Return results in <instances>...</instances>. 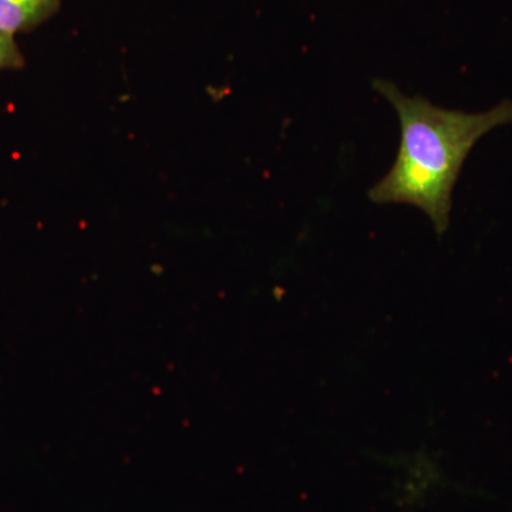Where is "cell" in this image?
<instances>
[{"label": "cell", "instance_id": "obj_1", "mask_svg": "<svg viewBox=\"0 0 512 512\" xmlns=\"http://www.w3.org/2000/svg\"><path fill=\"white\" fill-rule=\"evenodd\" d=\"M373 87L392 104L400 123V144L389 173L369 191L375 204L419 208L441 235L450 225L453 191L471 150L485 134L512 123V101L485 113L436 106L423 96H406L393 82Z\"/></svg>", "mask_w": 512, "mask_h": 512}, {"label": "cell", "instance_id": "obj_2", "mask_svg": "<svg viewBox=\"0 0 512 512\" xmlns=\"http://www.w3.org/2000/svg\"><path fill=\"white\" fill-rule=\"evenodd\" d=\"M62 0H0V33L15 37L59 12Z\"/></svg>", "mask_w": 512, "mask_h": 512}, {"label": "cell", "instance_id": "obj_3", "mask_svg": "<svg viewBox=\"0 0 512 512\" xmlns=\"http://www.w3.org/2000/svg\"><path fill=\"white\" fill-rule=\"evenodd\" d=\"M22 66L23 56L15 37L0 33V72L2 70L20 69Z\"/></svg>", "mask_w": 512, "mask_h": 512}]
</instances>
